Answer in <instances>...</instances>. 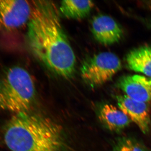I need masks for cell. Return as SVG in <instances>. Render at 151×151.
I'll return each instance as SVG.
<instances>
[{
	"mask_svg": "<svg viewBox=\"0 0 151 151\" xmlns=\"http://www.w3.org/2000/svg\"><path fill=\"white\" fill-rule=\"evenodd\" d=\"M27 38L37 59L54 74L65 78L76 70L75 53L63 28L59 12L51 1L32 2Z\"/></svg>",
	"mask_w": 151,
	"mask_h": 151,
	"instance_id": "obj_1",
	"label": "cell"
},
{
	"mask_svg": "<svg viewBox=\"0 0 151 151\" xmlns=\"http://www.w3.org/2000/svg\"><path fill=\"white\" fill-rule=\"evenodd\" d=\"M4 139L12 151H63L65 147L60 126L29 111L14 114L5 127Z\"/></svg>",
	"mask_w": 151,
	"mask_h": 151,
	"instance_id": "obj_2",
	"label": "cell"
},
{
	"mask_svg": "<svg viewBox=\"0 0 151 151\" xmlns=\"http://www.w3.org/2000/svg\"><path fill=\"white\" fill-rule=\"evenodd\" d=\"M35 96L34 81L23 68H9L0 76V108L3 110L14 114L29 112Z\"/></svg>",
	"mask_w": 151,
	"mask_h": 151,
	"instance_id": "obj_3",
	"label": "cell"
},
{
	"mask_svg": "<svg viewBox=\"0 0 151 151\" xmlns=\"http://www.w3.org/2000/svg\"><path fill=\"white\" fill-rule=\"evenodd\" d=\"M122 68V62L116 54L109 52H100L87 58L80 68L81 78L94 87L110 81Z\"/></svg>",
	"mask_w": 151,
	"mask_h": 151,
	"instance_id": "obj_4",
	"label": "cell"
},
{
	"mask_svg": "<svg viewBox=\"0 0 151 151\" xmlns=\"http://www.w3.org/2000/svg\"><path fill=\"white\" fill-rule=\"evenodd\" d=\"M32 6L23 0H0V32L11 33L28 24Z\"/></svg>",
	"mask_w": 151,
	"mask_h": 151,
	"instance_id": "obj_5",
	"label": "cell"
},
{
	"mask_svg": "<svg viewBox=\"0 0 151 151\" xmlns=\"http://www.w3.org/2000/svg\"><path fill=\"white\" fill-rule=\"evenodd\" d=\"M118 108L137 125L143 134L150 131L151 120L150 110L147 103L133 100L127 95H117Z\"/></svg>",
	"mask_w": 151,
	"mask_h": 151,
	"instance_id": "obj_6",
	"label": "cell"
},
{
	"mask_svg": "<svg viewBox=\"0 0 151 151\" xmlns=\"http://www.w3.org/2000/svg\"><path fill=\"white\" fill-rule=\"evenodd\" d=\"M91 31L94 39L105 45L117 43L124 35L121 26L113 18L104 14L97 15L92 18Z\"/></svg>",
	"mask_w": 151,
	"mask_h": 151,
	"instance_id": "obj_7",
	"label": "cell"
},
{
	"mask_svg": "<svg viewBox=\"0 0 151 151\" xmlns=\"http://www.w3.org/2000/svg\"><path fill=\"white\" fill-rule=\"evenodd\" d=\"M118 88L133 100L147 103L151 101V78L140 75L124 76L118 79Z\"/></svg>",
	"mask_w": 151,
	"mask_h": 151,
	"instance_id": "obj_8",
	"label": "cell"
},
{
	"mask_svg": "<svg viewBox=\"0 0 151 151\" xmlns=\"http://www.w3.org/2000/svg\"><path fill=\"white\" fill-rule=\"evenodd\" d=\"M98 118L105 128L113 132H121L132 122L121 109L110 104L101 106L98 112Z\"/></svg>",
	"mask_w": 151,
	"mask_h": 151,
	"instance_id": "obj_9",
	"label": "cell"
},
{
	"mask_svg": "<svg viewBox=\"0 0 151 151\" xmlns=\"http://www.w3.org/2000/svg\"><path fill=\"white\" fill-rule=\"evenodd\" d=\"M126 62L130 70L151 78V46L145 45L132 50L127 54Z\"/></svg>",
	"mask_w": 151,
	"mask_h": 151,
	"instance_id": "obj_10",
	"label": "cell"
},
{
	"mask_svg": "<svg viewBox=\"0 0 151 151\" xmlns=\"http://www.w3.org/2000/svg\"><path fill=\"white\" fill-rule=\"evenodd\" d=\"M94 6L91 1L65 0L61 2L59 10L68 19L80 20L89 15Z\"/></svg>",
	"mask_w": 151,
	"mask_h": 151,
	"instance_id": "obj_11",
	"label": "cell"
},
{
	"mask_svg": "<svg viewBox=\"0 0 151 151\" xmlns=\"http://www.w3.org/2000/svg\"><path fill=\"white\" fill-rule=\"evenodd\" d=\"M112 151H150L144 144L134 138L124 137L116 141Z\"/></svg>",
	"mask_w": 151,
	"mask_h": 151,
	"instance_id": "obj_12",
	"label": "cell"
},
{
	"mask_svg": "<svg viewBox=\"0 0 151 151\" xmlns=\"http://www.w3.org/2000/svg\"><path fill=\"white\" fill-rule=\"evenodd\" d=\"M144 4L151 9V1H145Z\"/></svg>",
	"mask_w": 151,
	"mask_h": 151,
	"instance_id": "obj_13",
	"label": "cell"
}]
</instances>
